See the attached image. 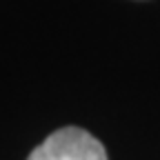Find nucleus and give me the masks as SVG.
<instances>
[{"label": "nucleus", "instance_id": "1", "mask_svg": "<svg viewBox=\"0 0 160 160\" xmlns=\"http://www.w3.org/2000/svg\"><path fill=\"white\" fill-rule=\"evenodd\" d=\"M27 160H107V151L89 131L65 127L45 138Z\"/></svg>", "mask_w": 160, "mask_h": 160}]
</instances>
